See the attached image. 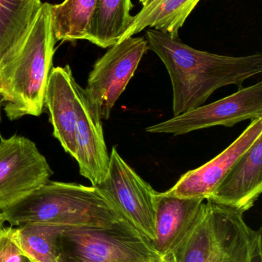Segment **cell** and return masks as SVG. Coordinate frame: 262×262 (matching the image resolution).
<instances>
[{
    "instance_id": "cell-1",
    "label": "cell",
    "mask_w": 262,
    "mask_h": 262,
    "mask_svg": "<svg viewBox=\"0 0 262 262\" xmlns=\"http://www.w3.org/2000/svg\"><path fill=\"white\" fill-rule=\"evenodd\" d=\"M145 38L170 77L174 116L200 107L225 86L243 88L246 80L262 72L261 53L241 57L209 53L156 29H147Z\"/></svg>"
},
{
    "instance_id": "cell-2",
    "label": "cell",
    "mask_w": 262,
    "mask_h": 262,
    "mask_svg": "<svg viewBox=\"0 0 262 262\" xmlns=\"http://www.w3.org/2000/svg\"><path fill=\"white\" fill-rule=\"evenodd\" d=\"M0 213L12 227L30 223L60 228L104 226L125 219L95 186L51 180Z\"/></svg>"
},
{
    "instance_id": "cell-3",
    "label": "cell",
    "mask_w": 262,
    "mask_h": 262,
    "mask_svg": "<svg viewBox=\"0 0 262 262\" xmlns=\"http://www.w3.org/2000/svg\"><path fill=\"white\" fill-rule=\"evenodd\" d=\"M244 212L207 200L199 218L174 249L177 262H262L261 229Z\"/></svg>"
},
{
    "instance_id": "cell-4",
    "label": "cell",
    "mask_w": 262,
    "mask_h": 262,
    "mask_svg": "<svg viewBox=\"0 0 262 262\" xmlns=\"http://www.w3.org/2000/svg\"><path fill=\"white\" fill-rule=\"evenodd\" d=\"M51 5L43 3L2 94L4 112L10 121L27 115L39 116L52 70L55 41L51 26Z\"/></svg>"
},
{
    "instance_id": "cell-5",
    "label": "cell",
    "mask_w": 262,
    "mask_h": 262,
    "mask_svg": "<svg viewBox=\"0 0 262 262\" xmlns=\"http://www.w3.org/2000/svg\"><path fill=\"white\" fill-rule=\"evenodd\" d=\"M58 262L156 261L149 238L123 219L104 226L62 228L56 238Z\"/></svg>"
},
{
    "instance_id": "cell-6",
    "label": "cell",
    "mask_w": 262,
    "mask_h": 262,
    "mask_svg": "<svg viewBox=\"0 0 262 262\" xmlns=\"http://www.w3.org/2000/svg\"><path fill=\"white\" fill-rule=\"evenodd\" d=\"M95 187L140 233L151 242L155 238L157 192L123 160L116 146L109 154L106 177Z\"/></svg>"
},
{
    "instance_id": "cell-7",
    "label": "cell",
    "mask_w": 262,
    "mask_h": 262,
    "mask_svg": "<svg viewBox=\"0 0 262 262\" xmlns=\"http://www.w3.org/2000/svg\"><path fill=\"white\" fill-rule=\"evenodd\" d=\"M148 50L145 37H129L109 48L95 63L84 89L102 119L110 118L115 103L126 90Z\"/></svg>"
},
{
    "instance_id": "cell-8",
    "label": "cell",
    "mask_w": 262,
    "mask_h": 262,
    "mask_svg": "<svg viewBox=\"0 0 262 262\" xmlns=\"http://www.w3.org/2000/svg\"><path fill=\"white\" fill-rule=\"evenodd\" d=\"M262 118V82L247 88L223 99L200 106L183 115L146 128L151 134L183 135L215 126L234 127L247 120Z\"/></svg>"
},
{
    "instance_id": "cell-9",
    "label": "cell",
    "mask_w": 262,
    "mask_h": 262,
    "mask_svg": "<svg viewBox=\"0 0 262 262\" xmlns=\"http://www.w3.org/2000/svg\"><path fill=\"white\" fill-rule=\"evenodd\" d=\"M52 169L36 145L14 135L0 141V212L46 184Z\"/></svg>"
},
{
    "instance_id": "cell-10",
    "label": "cell",
    "mask_w": 262,
    "mask_h": 262,
    "mask_svg": "<svg viewBox=\"0 0 262 262\" xmlns=\"http://www.w3.org/2000/svg\"><path fill=\"white\" fill-rule=\"evenodd\" d=\"M261 135L262 118L251 121L249 127L229 147L203 166L182 176L166 192L179 198L208 200L238 159Z\"/></svg>"
},
{
    "instance_id": "cell-11",
    "label": "cell",
    "mask_w": 262,
    "mask_h": 262,
    "mask_svg": "<svg viewBox=\"0 0 262 262\" xmlns=\"http://www.w3.org/2000/svg\"><path fill=\"white\" fill-rule=\"evenodd\" d=\"M80 174L92 186L101 183L109 169V154L105 142L102 118L84 89L78 91V116L75 130V155Z\"/></svg>"
},
{
    "instance_id": "cell-12",
    "label": "cell",
    "mask_w": 262,
    "mask_h": 262,
    "mask_svg": "<svg viewBox=\"0 0 262 262\" xmlns=\"http://www.w3.org/2000/svg\"><path fill=\"white\" fill-rule=\"evenodd\" d=\"M42 5L41 0H0V97Z\"/></svg>"
},
{
    "instance_id": "cell-13",
    "label": "cell",
    "mask_w": 262,
    "mask_h": 262,
    "mask_svg": "<svg viewBox=\"0 0 262 262\" xmlns=\"http://www.w3.org/2000/svg\"><path fill=\"white\" fill-rule=\"evenodd\" d=\"M262 192V135L238 159L207 200L243 212L249 210Z\"/></svg>"
},
{
    "instance_id": "cell-14",
    "label": "cell",
    "mask_w": 262,
    "mask_h": 262,
    "mask_svg": "<svg viewBox=\"0 0 262 262\" xmlns=\"http://www.w3.org/2000/svg\"><path fill=\"white\" fill-rule=\"evenodd\" d=\"M78 88L69 66L54 68L45 95L54 137L72 157L75 155Z\"/></svg>"
},
{
    "instance_id": "cell-15",
    "label": "cell",
    "mask_w": 262,
    "mask_h": 262,
    "mask_svg": "<svg viewBox=\"0 0 262 262\" xmlns=\"http://www.w3.org/2000/svg\"><path fill=\"white\" fill-rule=\"evenodd\" d=\"M204 200L157 192L155 238L151 243L160 257L173 251L192 229L203 211Z\"/></svg>"
},
{
    "instance_id": "cell-16",
    "label": "cell",
    "mask_w": 262,
    "mask_h": 262,
    "mask_svg": "<svg viewBox=\"0 0 262 262\" xmlns=\"http://www.w3.org/2000/svg\"><path fill=\"white\" fill-rule=\"evenodd\" d=\"M201 0H139L142 9L134 15L119 41L147 28L178 36V31Z\"/></svg>"
},
{
    "instance_id": "cell-17",
    "label": "cell",
    "mask_w": 262,
    "mask_h": 262,
    "mask_svg": "<svg viewBox=\"0 0 262 262\" xmlns=\"http://www.w3.org/2000/svg\"><path fill=\"white\" fill-rule=\"evenodd\" d=\"M132 0H98L86 40L103 49L119 41L133 19Z\"/></svg>"
},
{
    "instance_id": "cell-18",
    "label": "cell",
    "mask_w": 262,
    "mask_h": 262,
    "mask_svg": "<svg viewBox=\"0 0 262 262\" xmlns=\"http://www.w3.org/2000/svg\"><path fill=\"white\" fill-rule=\"evenodd\" d=\"M98 0H65L51 5V26L55 41L86 39Z\"/></svg>"
},
{
    "instance_id": "cell-19",
    "label": "cell",
    "mask_w": 262,
    "mask_h": 262,
    "mask_svg": "<svg viewBox=\"0 0 262 262\" xmlns=\"http://www.w3.org/2000/svg\"><path fill=\"white\" fill-rule=\"evenodd\" d=\"M62 228L43 224H25L12 227L15 244L33 262H58L56 238Z\"/></svg>"
},
{
    "instance_id": "cell-20",
    "label": "cell",
    "mask_w": 262,
    "mask_h": 262,
    "mask_svg": "<svg viewBox=\"0 0 262 262\" xmlns=\"http://www.w3.org/2000/svg\"><path fill=\"white\" fill-rule=\"evenodd\" d=\"M1 262H33L12 240Z\"/></svg>"
},
{
    "instance_id": "cell-21",
    "label": "cell",
    "mask_w": 262,
    "mask_h": 262,
    "mask_svg": "<svg viewBox=\"0 0 262 262\" xmlns=\"http://www.w3.org/2000/svg\"><path fill=\"white\" fill-rule=\"evenodd\" d=\"M12 226H4L0 231V262L7 252L12 242Z\"/></svg>"
},
{
    "instance_id": "cell-22",
    "label": "cell",
    "mask_w": 262,
    "mask_h": 262,
    "mask_svg": "<svg viewBox=\"0 0 262 262\" xmlns=\"http://www.w3.org/2000/svg\"><path fill=\"white\" fill-rule=\"evenodd\" d=\"M157 262H177L175 259V255H174L173 251L165 254L163 256L160 257L159 259Z\"/></svg>"
},
{
    "instance_id": "cell-23",
    "label": "cell",
    "mask_w": 262,
    "mask_h": 262,
    "mask_svg": "<svg viewBox=\"0 0 262 262\" xmlns=\"http://www.w3.org/2000/svg\"><path fill=\"white\" fill-rule=\"evenodd\" d=\"M4 220H3V216H2L1 213H0V231L4 227Z\"/></svg>"
},
{
    "instance_id": "cell-24",
    "label": "cell",
    "mask_w": 262,
    "mask_h": 262,
    "mask_svg": "<svg viewBox=\"0 0 262 262\" xmlns=\"http://www.w3.org/2000/svg\"><path fill=\"white\" fill-rule=\"evenodd\" d=\"M3 105V103H2L1 97H0V121H1V107Z\"/></svg>"
},
{
    "instance_id": "cell-25",
    "label": "cell",
    "mask_w": 262,
    "mask_h": 262,
    "mask_svg": "<svg viewBox=\"0 0 262 262\" xmlns=\"http://www.w3.org/2000/svg\"><path fill=\"white\" fill-rule=\"evenodd\" d=\"M158 261H145V262H157Z\"/></svg>"
}]
</instances>
